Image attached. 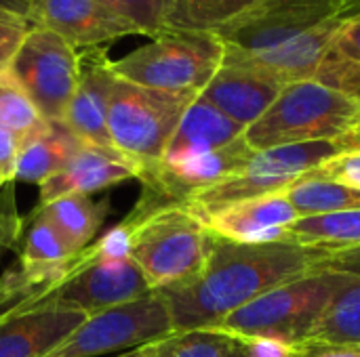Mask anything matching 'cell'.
Returning <instances> with one entry per match:
<instances>
[{
    "mask_svg": "<svg viewBox=\"0 0 360 357\" xmlns=\"http://www.w3.org/2000/svg\"><path fill=\"white\" fill-rule=\"evenodd\" d=\"M78 252L72 248V244L61 236V231L36 208L32 215V223L23 242V252L19 259L34 265H57L63 261H70Z\"/></svg>",
    "mask_w": 360,
    "mask_h": 357,
    "instance_id": "obj_29",
    "label": "cell"
},
{
    "mask_svg": "<svg viewBox=\"0 0 360 357\" xmlns=\"http://www.w3.org/2000/svg\"><path fill=\"white\" fill-rule=\"evenodd\" d=\"M112 63L103 46L78 50V80L63 118V124L80 141L110 149L114 147L108 135V109L118 80Z\"/></svg>",
    "mask_w": 360,
    "mask_h": 357,
    "instance_id": "obj_13",
    "label": "cell"
},
{
    "mask_svg": "<svg viewBox=\"0 0 360 357\" xmlns=\"http://www.w3.org/2000/svg\"><path fill=\"white\" fill-rule=\"evenodd\" d=\"M21 145H23V139L19 135L0 126V177L6 183L15 181V168H17Z\"/></svg>",
    "mask_w": 360,
    "mask_h": 357,
    "instance_id": "obj_34",
    "label": "cell"
},
{
    "mask_svg": "<svg viewBox=\"0 0 360 357\" xmlns=\"http://www.w3.org/2000/svg\"><path fill=\"white\" fill-rule=\"evenodd\" d=\"M312 80L360 103V15L335 38Z\"/></svg>",
    "mask_w": 360,
    "mask_h": 357,
    "instance_id": "obj_24",
    "label": "cell"
},
{
    "mask_svg": "<svg viewBox=\"0 0 360 357\" xmlns=\"http://www.w3.org/2000/svg\"><path fill=\"white\" fill-rule=\"evenodd\" d=\"M4 185H6V181H4V179H2V177H0V191H2V189H4Z\"/></svg>",
    "mask_w": 360,
    "mask_h": 357,
    "instance_id": "obj_40",
    "label": "cell"
},
{
    "mask_svg": "<svg viewBox=\"0 0 360 357\" xmlns=\"http://www.w3.org/2000/svg\"><path fill=\"white\" fill-rule=\"evenodd\" d=\"M139 349L143 357H232L236 343L226 335L196 328L173 330L171 335L141 345Z\"/></svg>",
    "mask_w": 360,
    "mask_h": 357,
    "instance_id": "obj_27",
    "label": "cell"
},
{
    "mask_svg": "<svg viewBox=\"0 0 360 357\" xmlns=\"http://www.w3.org/2000/svg\"><path fill=\"white\" fill-rule=\"evenodd\" d=\"M8 72L46 122H63L78 80V50L74 46L55 32L34 25Z\"/></svg>",
    "mask_w": 360,
    "mask_h": 357,
    "instance_id": "obj_9",
    "label": "cell"
},
{
    "mask_svg": "<svg viewBox=\"0 0 360 357\" xmlns=\"http://www.w3.org/2000/svg\"><path fill=\"white\" fill-rule=\"evenodd\" d=\"M323 252V263L321 271H342V274H352L360 278V244L352 248H342V250H321Z\"/></svg>",
    "mask_w": 360,
    "mask_h": 357,
    "instance_id": "obj_35",
    "label": "cell"
},
{
    "mask_svg": "<svg viewBox=\"0 0 360 357\" xmlns=\"http://www.w3.org/2000/svg\"><path fill=\"white\" fill-rule=\"evenodd\" d=\"M262 0H167V29L219 34Z\"/></svg>",
    "mask_w": 360,
    "mask_h": 357,
    "instance_id": "obj_22",
    "label": "cell"
},
{
    "mask_svg": "<svg viewBox=\"0 0 360 357\" xmlns=\"http://www.w3.org/2000/svg\"><path fill=\"white\" fill-rule=\"evenodd\" d=\"M321 250L293 242L236 244L215 236L202 274L160 295L173 330L209 328L264 292L321 271Z\"/></svg>",
    "mask_w": 360,
    "mask_h": 357,
    "instance_id": "obj_1",
    "label": "cell"
},
{
    "mask_svg": "<svg viewBox=\"0 0 360 357\" xmlns=\"http://www.w3.org/2000/svg\"><path fill=\"white\" fill-rule=\"evenodd\" d=\"M32 27L34 23L30 19L0 8V74L8 72L17 50L21 48Z\"/></svg>",
    "mask_w": 360,
    "mask_h": 357,
    "instance_id": "obj_31",
    "label": "cell"
},
{
    "mask_svg": "<svg viewBox=\"0 0 360 357\" xmlns=\"http://www.w3.org/2000/svg\"><path fill=\"white\" fill-rule=\"evenodd\" d=\"M300 343H333L360 347V278L354 276L331 299L319 322Z\"/></svg>",
    "mask_w": 360,
    "mask_h": 357,
    "instance_id": "obj_23",
    "label": "cell"
},
{
    "mask_svg": "<svg viewBox=\"0 0 360 357\" xmlns=\"http://www.w3.org/2000/svg\"><path fill=\"white\" fill-rule=\"evenodd\" d=\"M224 55L226 46L217 34L167 29L112 65L114 74L131 84L200 95L221 67Z\"/></svg>",
    "mask_w": 360,
    "mask_h": 357,
    "instance_id": "obj_6",
    "label": "cell"
},
{
    "mask_svg": "<svg viewBox=\"0 0 360 357\" xmlns=\"http://www.w3.org/2000/svg\"><path fill=\"white\" fill-rule=\"evenodd\" d=\"M139 177V166L124 158L120 151L84 143L65 166H61L55 175L38 185L40 206L63 196H91L95 191Z\"/></svg>",
    "mask_w": 360,
    "mask_h": 357,
    "instance_id": "obj_17",
    "label": "cell"
},
{
    "mask_svg": "<svg viewBox=\"0 0 360 357\" xmlns=\"http://www.w3.org/2000/svg\"><path fill=\"white\" fill-rule=\"evenodd\" d=\"M84 145L63 122H49L40 133L30 137L19 151L15 179L42 183L65 166Z\"/></svg>",
    "mask_w": 360,
    "mask_h": 357,
    "instance_id": "obj_20",
    "label": "cell"
},
{
    "mask_svg": "<svg viewBox=\"0 0 360 357\" xmlns=\"http://www.w3.org/2000/svg\"><path fill=\"white\" fill-rule=\"evenodd\" d=\"M122 223L129 229V259L139 267L150 290H173L202 274L215 234L188 204L135 206Z\"/></svg>",
    "mask_w": 360,
    "mask_h": 357,
    "instance_id": "obj_2",
    "label": "cell"
},
{
    "mask_svg": "<svg viewBox=\"0 0 360 357\" xmlns=\"http://www.w3.org/2000/svg\"><path fill=\"white\" fill-rule=\"evenodd\" d=\"M232 357H238V353H236V351H234V353H232Z\"/></svg>",
    "mask_w": 360,
    "mask_h": 357,
    "instance_id": "obj_42",
    "label": "cell"
},
{
    "mask_svg": "<svg viewBox=\"0 0 360 357\" xmlns=\"http://www.w3.org/2000/svg\"><path fill=\"white\" fill-rule=\"evenodd\" d=\"M205 221L209 229L224 240L236 244H274L287 242V231L300 221V215L285 189L232 204Z\"/></svg>",
    "mask_w": 360,
    "mask_h": 357,
    "instance_id": "obj_16",
    "label": "cell"
},
{
    "mask_svg": "<svg viewBox=\"0 0 360 357\" xmlns=\"http://www.w3.org/2000/svg\"><path fill=\"white\" fill-rule=\"evenodd\" d=\"M49 122L40 116L27 93L11 76V72L0 74V126L19 135L23 143L40 133Z\"/></svg>",
    "mask_w": 360,
    "mask_h": 357,
    "instance_id": "obj_28",
    "label": "cell"
},
{
    "mask_svg": "<svg viewBox=\"0 0 360 357\" xmlns=\"http://www.w3.org/2000/svg\"><path fill=\"white\" fill-rule=\"evenodd\" d=\"M86 318L82 311L46 301L0 326V357H46Z\"/></svg>",
    "mask_w": 360,
    "mask_h": 357,
    "instance_id": "obj_18",
    "label": "cell"
},
{
    "mask_svg": "<svg viewBox=\"0 0 360 357\" xmlns=\"http://www.w3.org/2000/svg\"><path fill=\"white\" fill-rule=\"evenodd\" d=\"M95 259H129L127 227H112L89 248L57 265H34L17 259L0 278V326L46 303L72 274Z\"/></svg>",
    "mask_w": 360,
    "mask_h": 357,
    "instance_id": "obj_10",
    "label": "cell"
},
{
    "mask_svg": "<svg viewBox=\"0 0 360 357\" xmlns=\"http://www.w3.org/2000/svg\"><path fill=\"white\" fill-rule=\"evenodd\" d=\"M291 357H360V347L333 343H295Z\"/></svg>",
    "mask_w": 360,
    "mask_h": 357,
    "instance_id": "obj_36",
    "label": "cell"
},
{
    "mask_svg": "<svg viewBox=\"0 0 360 357\" xmlns=\"http://www.w3.org/2000/svg\"><path fill=\"white\" fill-rule=\"evenodd\" d=\"M148 292L152 290L131 259H95L72 274L49 301L91 318Z\"/></svg>",
    "mask_w": 360,
    "mask_h": 357,
    "instance_id": "obj_12",
    "label": "cell"
},
{
    "mask_svg": "<svg viewBox=\"0 0 360 357\" xmlns=\"http://www.w3.org/2000/svg\"><path fill=\"white\" fill-rule=\"evenodd\" d=\"M245 130L243 124L234 122L198 95L186 109L160 162H175L221 149L240 139Z\"/></svg>",
    "mask_w": 360,
    "mask_h": 357,
    "instance_id": "obj_19",
    "label": "cell"
},
{
    "mask_svg": "<svg viewBox=\"0 0 360 357\" xmlns=\"http://www.w3.org/2000/svg\"><path fill=\"white\" fill-rule=\"evenodd\" d=\"M346 0H262L217 36L228 50L268 53L335 15Z\"/></svg>",
    "mask_w": 360,
    "mask_h": 357,
    "instance_id": "obj_11",
    "label": "cell"
},
{
    "mask_svg": "<svg viewBox=\"0 0 360 357\" xmlns=\"http://www.w3.org/2000/svg\"><path fill=\"white\" fill-rule=\"evenodd\" d=\"M173 332L169 307L160 292L86 318L65 343L46 357H95L137 349Z\"/></svg>",
    "mask_w": 360,
    "mask_h": 357,
    "instance_id": "obj_8",
    "label": "cell"
},
{
    "mask_svg": "<svg viewBox=\"0 0 360 357\" xmlns=\"http://www.w3.org/2000/svg\"><path fill=\"white\" fill-rule=\"evenodd\" d=\"M287 198L300 219L360 210V189L325 179L302 177L297 183L287 187Z\"/></svg>",
    "mask_w": 360,
    "mask_h": 357,
    "instance_id": "obj_26",
    "label": "cell"
},
{
    "mask_svg": "<svg viewBox=\"0 0 360 357\" xmlns=\"http://www.w3.org/2000/svg\"><path fill=\"white\" fill-rule=\"evenodd\" d=\"M4 250H6V246H4V244L0 242V257H2V252H4Z\"/></svg>",
    "mask_w": 360,
    "mask_h": 357,
    "instance_id": "obj_41",
    "label": "cell"
},
{
    "mask_svg": "<svg viewBox=\"0 0 360 357\" xmlns=\"http://www.w3.org/2000/svg\"><path fill=\"white\" fill-rule=\"evenodd\" d=\"M0 8L2 11H11L15 15H21V17H25V19H30L34 23L36 0H0Z\"/></svg>",
    "mask_w": 360,
    "mask_h": 357,
    "instance_id": "obj_37",
    "label": "cell"
},
{
    "mask_svg": "<svg viewBox=\"0 0 360 357\" xmlns=\"http://www.w3.org/2000/svg\"><path fill=\"white\" fill-rule=\"evenodd\" d=\"M338 154V141L297 143L255 151L253 158L238 173L219 181L217 185L194 194L186 204L202 219H209L211 215L232 204L274 191H285Z\"/></svg>",
    "mask_w": 360,
    "mask_h": 357,
    "instance_id": "obj_7",
    "label": "cell"
},
{
    "mask_svg": "<svg viewBox=\"0 0 360 357\" xmlns=\"http://www.w3.org/2000/svg\"><path fill=\"white\" fill-rule=\"evenodd\" d=\"M306 177L344 183L360 189V151H340Z\"/></svg>",
    "mask_w": 360,
    "mask_h": 357,
    "instance_id": "obj_32",
    "label": "cell"
},
{
    "mask_svg": "<svg viewBox=\"0 0 360 357\" xmlns=\"http://www.w3.org/2000/svg\"><path fill=\"white\" fill-rule=\"evenodd\" d=\"M116 357H143V353H141V349L137 347V349H131V351H127V353H122V356H116Z\"/></svg>",
    "mask_w": 360,
    "mask_h": 357,
    "instance_id": "obj_39",
    "label": "cell"
},
{
    "mask_svg": "<svg viewBox=\"0 0 360 357\" xmlns=\"http://www.w3.org/2000/svg\"><path fill=\"white\" fill-rule=\"evenodd\" d=\"M196 97L198 93L158 90L116 80L108 109V135L112 147L139 166V181L162 160Z\"/></svg>",
    "mask_w": 360,
    "mask_h": 357,
    "instance_id": "obj_5",
    "label": "cell"
},
{
    "mask_svg": "<svg viewBox=\"0 0 360 357\" xmlns=\"http://www.w3.org/2000/svg\"><path fill=\"white\" fill-rule=\"evenodd\" d=\"M76 252L89 248L108 215V200L95 202L91 196H63L44 206H38Z\"/></svg>",
    "mask_w": 360,
    "mask_h": 357,
    "instance_id": "obj_21",
    "label": "cell"
},
{
    "mask_svg": "<svg viewBox=\"0 0 360 357\" xmlns=\"http://www.w3.org/2000/svg\"><path fill=\"white\" fill-rule=\"evenodd\" d=\"M34 25L55 32L76 50L139 34L99 0H36Z\"/></svg>",
    "mask_w": 360,
    "mask_h": 357,
    "instance_id": "obj_15",
    "label": "cell"
},
{
    "mask_svg": "<svg viewBox=\"0 0 360 357\" xmlns=\"http://www.w3.org/2000/svg\"><path fill=\"white\" fill-rule=\"evenodd\" d=\"M238 357H291L293 345L272 337H243L232 339Z\"/></svg>",
    "mask_w": 360,
    "mask_h": 357,
    "instance_id": "obj_33",
    "label": "cell"
},
{
    "mask_svg": "<svg viewBox=\"0 0 360 357\" xmlns=\"http://www.w3.org/2000/svg\"><path fill=\"white\" fill-rule=\"evenodd\" d=\"M124 21L133 23L139 34L156 38L167 32V0H99Z\"/></svg>",
    "mask_w": 360,
    "mask_h": 357,
    "instance_id": "obj_30",
    "label": "cell"
},
{
    "mask_svg": "<svg viewBox=\"0 0 360 357\" xmlns=\"http://www.w3.org/2000/svg\"><path fill=\"white\" fill-rule=\"evenodd\" d=\"M352 278V274L329 269L304 276L264 292L207 330L230 339L272 337L295 345L310 332L338 290Z\"/></svg>",
    "mask_w": 360,
    "mask_h": 357,
    "instance_id": "obj_4",
    "label": "cell"
},
{
    "mask_svg": "<svg viewBox=\"0 0 360 357\" xmlns=\"http://www.w3.org/2000/svg\"><path fill=\"white\" fill-rule=\"evenodd\" d=\"M360 124V103L316 80L291 82L268 112L245 130L253 151L338 141Z\"/></svg>",
    "mask_w": 360,
    "mask_h": 357,
    "instance_id": "obj_3",
    "label": "cell"
},
{
    "mask_svg": "<svg viewBox=\"0 0 360 357\" xmlns=\"http://www.w3.org/2000/svg\"><path fill=\"white\" fill-rule=\"evenodd\" d=\"M287 84L270 72L243 59L224 55V63L200 97L234 122L249 128L278 99Z\"/></svg>",
    "mask_w": 360,
    "mask_h": 357,
    "instance_id": "obj_14",
    "label": "cell"
},
{
    "mask_svg": "<svg viewBox=\"0 0 360 357\" xmlns=\"http://www.w3.org/2000/svg\"><path fill=\"white\" fill-rule=\"evenodd\" d=\"M340 151H360V124L354 126L348 135L338 139Z\"/></svg>",
    "mask_w": 360,
    "mask_h": 357,
    "instance_id": "obj_38",
    "label": "cell"
},
{
    "mask_svg": "<svg viewBox=\"0 0 360 357\" xmlns=\"http://www.w3.org/2000/svg\"><path fill=\"white\" fill-rule=\"evenodd\" d=\"M287 242L314 250H342L360 244V210L304 217L287 231Z\"/></svg>",
    "mask_w": 360,
    "mask_h": 357,
    "instance_id": "obj_25",
    "label": "cell"
}]
</instances>
